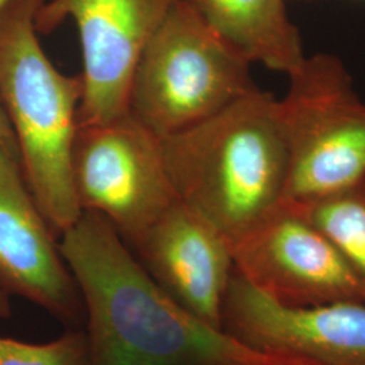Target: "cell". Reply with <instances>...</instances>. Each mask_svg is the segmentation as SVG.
<instances>
[{
  "instance_id": "1",
  "label": "cell",
  "mask_w": 365,
  "mask_h": 365,
  "mask_svg": "<svg viewBox=\"0 0 365 365\" xmlns=\"http://www.w3.org/2000/svg\"><path fill=\"white\" fill-rule=\"evenodd\" d=\"M58 247L87 314L90 365H249L259 357L170 297L103 217L83 211Z\"/></svg>"
},
{
  "instance_id": "2",
  "label": "cell",
  "mask_w": 365,
  "mask_h": 365,
  "mask_svg": "<svg viewBox=\"0 0 365 365\" xmlns=\"http://www.w3.org/2000/svg\"><path fill=\"white\" fill-rule=\"evenodd\" d=\"M161 145L179 200L232 247L284 200L287 144L269 92L256 88Z\"/></svg>"
},
{
  "instance_id": "3",
  "label": "cell",
  "mask_w": 365,
  "mask_h": 365,
  "mask_svg": "<svg viewBox=\"0 0 365 365\" xmlns=\"http://www.w3.org/2000/svg\"><path fill=\"white\" fill-rule=\"evenodd\" d=\"M43 1L11 0L0 11V101L27 187L60 237L83 212L71 172L83 84L43 52L36 24Z\"/></svg>"
},
{
  "instance_id": "4",
  "label": "cell",
  "mask_w": 365,
  "mask_h": 365,
  "mask_svg": "<svg viewBox=\"0 0 365 365\" xmlns=\"http://www.w3.org/2000/svg\"><path fill=\"white\" fill-rule=\"evenodd\" d=\"M250 63L175 0L135 66L129 111L160 138L184 130L259 88Z\"/></svg>"
},
{
  "instance_id": "5",
  "label": "cell",
  "mask_w": 365,
  "mask_h": 365,
  "mask_svg": "<svg viewBox=\"0 0 365 365\" xmlns=\"http://www.w3.org/2000/svg\"><path fill=\"white\" fill-rule=\"evenodd\" d=\"M289 78L279 118L288 152L283 202L333 195L365 178V103L339 57H306Z\"/></svg>"
},
{
  "instance_id": "6",
  "label": "cell",
  "mask_w": 365,
  "mask_h": 365,
  "mask_svg": "<svg viewBox=\"0 0 365 365\" xmlns=\"http://www.w3.org/2000/svg\"><path fill=\"white\" fill-rule=\"evenodd\" d=\"M71 172L81 210L103 217L131 247L179 199L161 138L130 111L78 125Z\"/></svg>"
},
{
  "instance_id": "7",
  "label": "cell",
  "mask_w": 365,
  "mask_h": 365,
  "mask_svg": "<svg viewBox=\"0 0 365 365\" xmlns=\"http://www.w3.org/2000/svg\"><path fill=\"white\" fill-rule=\"evenodd\" d=\"M175 0H49L36 16L39 33L76 24L83 56L78 125L129 113L131 78L141 54Z\"/></svg>"
},
{
  "instance_id": "8",
  "label": "cell",
  "mask_w": 365,
  "mask_h": 365,
  "mask_svg": "<svg viewBox=\"0 0 365 365\" xmlns=\"http://www.w3.org/2000/svg\"><path fill=\"white\" fill-rule=\"evenodd\" d=\"M235 269L288 306L365 303V286L317 226L283 202L232 247Z\"/></svg>"
},
{
  "instance_id": "9",
  "label": "cell",
  "mask_w": 365,
  "mask_h": 365,
  "mask_svg": "<svg viewBox=\"0 0 365 365\" xmlns=\"http://www.w3.org/2000/svg\"><path fill=\"white\" fill-rule=\"evenodd\" d=\"M222 329L259 352L286 353L321 365H365V303L288 306L235 269Z\"/></svg>"
},
{
  "instance_id": "10",
  "label": "cell",
  "mask_w": 365,
  "mask_h": 365,
  "mask_svg": "<svg viewBox=\"0 0 365 365\" xmlns=\"http://www.w3.org/2000/svg\"><path fill=\"white\" fill-rule=\"evenodd\" d=\"M0 288L63 321L78 319L83 306L56 235L27 187L15 148H0Z\"/></svg>"
},
{
  "instance_id": "11",
  "label": "cell",
  "mask_w": 365,
  "mask_h": 365,
  "mask_svg": "<svg viewBox=\"0 0 365 365\" xmlns=\"http://www.w3.org/2000/svg\"><path fill=\"white\" fill-rule=\"evenodd\" d=\"M133 248L170 297L203 322L222 329L235 261L232 245L209 221L178 199Z\"/></svg>"
},
{
  "instance_id": "12",
  "label": "cell",
  "mask_w": 365,
  "mask_h": 365,
  "mask_svg": "<svg viewBox=\"0 0 365 365\" xmlns=\"http://www.w3.org/2000/svg\"><path fill=\"white\" fill-rule=\"evenodd\" d=\"M199 16L250 64L291 76L306 60L284 0H188Z\"/></svg>"
},
{
  "instance_id": "13",
  "label": "cell",
  "mask_w": 365,
  "mask_h": 365,
  "mask_svg": "<svg viewBox=\"0 0 365 365\" xmlns=\"http://www.w3.org/2000/svg\"><path fill=\"white\" fill-rule=\"evenodd\" d=\"M289 205L327 235L365 286V178L333 195Z\"/></svg>"
},
{
  "instance_id": "14",
  "label": "cell",
  "mask_w": 365,
  "mask_h": 365,
  "mask_svg": "<svg viewBox=\"0 0 365 365\" xmlns=\"http://www.w3.org/2000/svg\"><path fill=\"white\" fill-rule=\"evenodd\" d=\"M0 365H90L87 336L68 331L45 344L0 337Z\"/></svg>"
},
{
  "instance_id": "15",
  "label": "cell",
  "mask_w": 365,
  "mask_h": 365,
  "mask_svg": "<svg viewBox=\"0 0 365 365\" xmlns=\"http://www.w3.org/2000/svg\"><path fill=\"white\" fill-rule=\"evenodd\" d=\"M249 365H321L286 353L260 352L259 357Z\"/></svg>"
},
{
  "instance_id": "16",
  "label": "cell",
  "mask_w": 365,
  "mask_h": 365,
  "mask_svg": "<svg viewBox=\"0 0 365 365\" xmlns=\"http://www.w3.org/2000/svg\"><path fill=\"white\" fill-rule=\"evenodd\" d=\"M0 148H15V138H14L13 129L10 126L9 118L6 115V111L0 101Z\"/></svg>"
},
{
  "instance_id": "17",
  "label": "cell",
  "mask_w": 365,
  "mask_h": 365,
  "mask_svg": "<svg viewBox=\"0 0 365 365\" xmlns=\"http://www.w3.org/2000/svg\"><path fill=\"white\" fill-rule=\"evenodd\" d=\"M11 315L10 295L0 288V318H9Z\"/></svg>"
},
{
  "instance_id": "18",
  "label": "cell",
  "mask_w": 365,
  "mask_h": 365,
  "mask_svg": "<svg viewBox=\"0 0 365 365\" xmlns=\"http://www.w3.org/2000/svg\"><path fill=\"white\" fill-rule=\"evenodd\" d=\"M10 1H11V0H0V11H1Z\"/></svg>"
}]
</instances>
